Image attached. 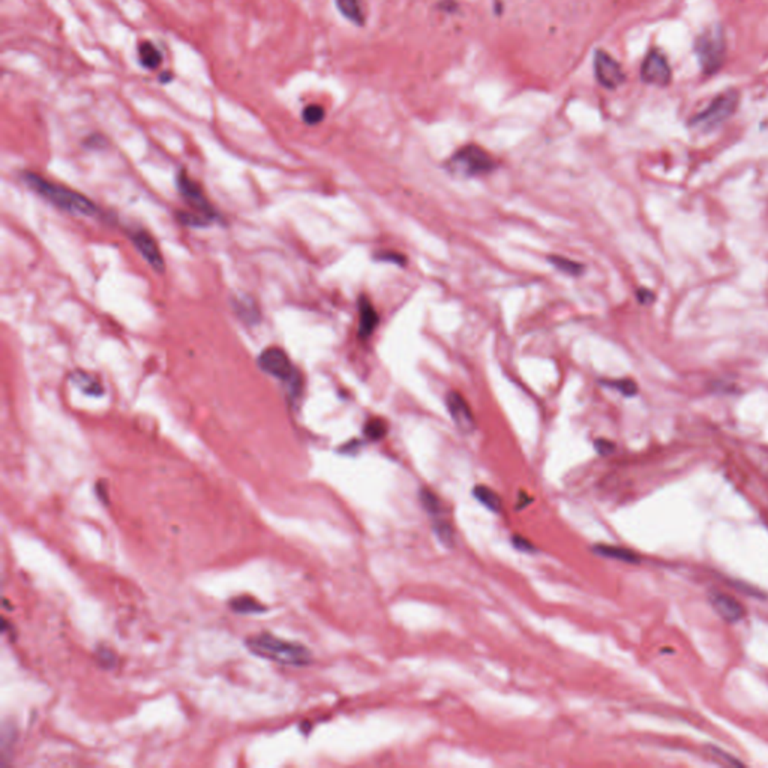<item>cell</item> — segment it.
<instances>
[{
    "label": "cell",
    "mask_w": 768,
    "mask_h": 768,
    "mask_svg": "<svg viewBox=\"0 0 768 768\" xmlns=\"http://www.w3.org/2000/svg\"><path fill=\"white\" fill-rule=\"evenodd\" d=\"M23 179L30 189H34L39 195L48 200L50 203L68 212V214L80 215V216L98 215L99 209L94 201L89 200L86 195L80 194V192L74 189L53 184V182H50L43 176L35 173H24Z\"/></svg>",
    "instance_id": "6da1fadb"
},
{
    "label": "cell",
    "mask_w": 768,
    "mask_h": 768,
    "mask_svg": "<svg viewBox=\"0 0 768 768\" xmlns=\"http://www.w3.org/2000/svg\"><path fill=\"white\" fill-rule=\"evenodd\" d=\"M594 446H596V450H598L600 455H603V457H605V455L612 453L614 449H615L614 444L608 440H598L594 443Z\"/></svg>",
    "instance_id": "f1b7e54d"
},
{
    "label": "cell",
    "mask_w": 768,
    "mask_h": 768,
    "mask_svg": "<svg viewBox=\"0 0 768 768\" xmlns=\"http://www.w3.org/2000/svg\"><path fill=\"white\" fill-rule=\"evenodd\" d=\"M246 645L249 651L258 656V658L276 663L303 666L311 662V653L307 650V647L296 642L284 641L278 638V636L269 633L251 636L246 641Z\"/></svg>",
    "instance_id": "7a4b0ae2"
},
{
    "label": "cell",
    "mask_w": 768,
    "mask_h": 768,
    "mask_svg": "<svg viewBox=\"0 0 768 768\" xmlns=\"http://www.w3.org/2000/svg\"><path fill=\"white\" fill-rule=\"evenodd\" d=\"M434 530H436V534L438 540L446 545V547H453V540H455V536H453V530L450 527V524L446 522V521H438L434 524Z\"/></svg>",
    "instance_id": "cb8c5ba5"
},
{
    "label": "cell",
    "mask_w": 768,
    "mask_h": 768,
    "mask_svg": "<svg viewBox=\"0 0 768 768\" xmlns=\"http://www.w3.org/2000/svg\"><path fill=\"white\" fill-rule=\"evenodd\" d=\"M549 263L551 265L563 272V274H568V275H572V276H576V275H581L584 272V266L579 265V263L576 261H572V260H568L564 257H560V256H551L549 258Z\"/></svg>",
    "instance_id": "d6986e66"
},
{
    "label": "cell",
    "mask_w": 768,
    "mask_h": 768,
    "mask_svg": "<svg viewBox=\"0 0 768 768\" xmlns=\"http://www.w3.org/2000/svg\"><path fill=\"white\" fill-rule=\"evenodd\" d=\"M594 73L598 82L606 89H615L624 82V71L611 54L599 50L594 56Z\"/></svg>",
    "instance_id": "ba28073f"
},
{
    "label": "cell",
    "mask_w": 768,
    "mask_h": 768,
    "mask_svg": "<svg viewBox=\"0 0 768 768\" xmlns=\"http://www.w3.org/2000/svg\"><path fill=\"white\" fill-rule=\"evenodd\" d=\"M235 309L237 311L239 317H242V318L249 321V323L257 321L258 317H260L258 308L256 307V303L252 302L251 299H248V297H239L237 302L235 303Z\"/></svg>",
    "instance_id": "ffe728a7"
},
{
    "label": "cell",
    "mask_w": 768,
    "mask_h": 768,
    "mask_svg": "<svg viewBox=\"0 0 768 768\" xmlns=\"http://www.w3.org/2000/svg\"><path fill=\"white\" fill-rule=\"evenodd\" d=\"M740 103V95L735 90H728L717 95L704 111L691 119V126L702 131H711L726 122Z\"/></svg>",
    "instance_id": "277c9868"
},
{
    "label": "cell",
    "mask_w": 768,
    "mask_h": 768,
    "mask_svg": "<svg viewBox=\"0 0 768 768\" xmlns=\"http://www.w3.org/2000/svg\"><path fill=\"white\" fill-rule=\"evenodd\" d=\"M594 552L599 554V555H603V557H610V559H615V560L626 561V563H638L640 561L638 555H635L632 551L624 549V548H619V547H610V545H598V547H594Z\"/></svg>",
    "instance_id": "e0dca14e"
},
{
    "label": "cell",
    "mask_w": 768,
    "mask_h": 768,
    "mask_svg": "<svg viewBox=\"0 0 768 768\" xmlns=\"http://www.w3.org/2000/svg\"><path fill=\"white\" fill-rule=\"evenodd\" d=\"M473 495L483 504V506H487L488 509H491L494 512H497V510L501 509L500 497L488 487H476L473 489Z\"/></svg>",
    "instance_id": "ac0fdd59"
},
{
    "label": "cell",
    "mask_w": 768,
    "mask_h": 768,
    "mask_svg": "<svg viewBox=\"0 0 768 768\" xmlns=\"http://www.w3.org/2000/svg\"><path fill=\"white\" fill-rule=\"evenodd\" d=\"M641 77L645 83L665 87L671 83L672 71L666 57L659 50H651L641 66Z\"/></svg>",
    "instance_id": "52a82bcc"
},
{
    "label": "cell",
    "mask_w": 768,
    "mask_h": 768,
    "mask_svg": "<svg viewBox=\"0 0 768 768\" xmlns=\"http://www.w3.org/2000/svg\"><path fill=\"white\" fill-rule=\"evenodd\" d=\"M71 381H73L83 393H86V395L101 397L104 393L101 381L84 371H74L71 374Z\"/></svg>",
    "instance_id": "5bb4252c"
},
{
    "label": "cell",
    "mask_w": 768,
    "mask_h": 768,
    "mask_svg": "<svg viewBox=\"0 0 768 768\" xmlns=\"http://www.w3.org/2000/svg\"><path fill=\"white\" fill-rule=\"evenodd\" d=\"M636 299H638V302L641 303V305H651V303L656 299V296H654V293L649 288H640L638 291H636Z\"/></svg>",
    "instance_id": "4316f807"
},
{
    "label": "cell",
    "mask_w": 768,
    "mask_h": 768,
    "mask_svg": "<svg viewBox=\"0 0 768 768\" xmlns=\"http://www.w3.org/2000/svg\"><path fill=\"white\" fill-rule=\"evenodd\" d=\"M231 608H233L236 612H240V614H260V612L266 611L265 606L260 605L257 600L251 599V598H236V599H233V602H231Z\"/></svg>",
    "instance_id": "44dd1931"
},
{
    "label": "cell",
    "mask_w": 768,
    "mask_h": 768,
    "mask_svg": "<svg viewBox=\"0 0 768 768\" xmlns=\"http://www.w3.org/2000/svg\"><path fill=\"white\" fill-rule=\"evenodd\" d=\"M387 434V423L383 419H371L365 425V436L369 440H381Z\"/></svg>",
    "instance_id": "7402d4cb"
},
{
    "label": "cell",
    "mask_w": 768,
    "mask_h": 768,
    "mask_svg": "<svg viewBox=\"0 0 768 768\" xmlns=\"http://www.w3.org/2000/svg\"><path fill=\"white\" fill-rule=\"evenodd\" d=\"M258 367L263 372L284 381L288 387V392L293 397L297 395L300 390V377L297 371L293 368L288 356L284 350L270 347L266 348L258 356Z\"/></svg>",
    "instance_id": "5b68a950"
},
{
    "label": "cell",
    "mask_w": 768,
    "mask_h": 768,
    "mask_svg": "<svg viewBox=\"0 0 768 768\" xmlns=\"http://www.w3.org/2000/svg\"><path fill=\"white\" fill-rule=\"evenodd\" d=\"M359 335L369 338L378 326V316L367 296H360L359 299Z\"/></svg>",
    "instance_id": "4fadbf2b"
},
{
    "label": "cell",
    "mask_w": 768,
    "mask_h": 768,
    "mask_svg": "<svg viewBox=\"0 0 768 768\" xmlns=\"http://www.w3.org/2000/svg\"><path fill=\"white\" fill-rule=\"evenodd\" d=\"M449 168L462 176H479L491 173L495 168V161L487 150L471 145L459 149L450 158Z\"/></svg>",
    "instance_id": "8992f818"
},
{
    "label": "cell",
    "mask_w": 768,
    "mask_h": 768,
    "mask_svg": "<svg viewBox=\"0 0 768 768\" xmlns=\"http://www.w3.org/2000/svg\"><path fill=\"white\" fill-rule=\"evenodd\" d=\"M377 260L397 263V265H406V257L401 254H395V252H381V254L377 256Z\"/></svg>",
    "instance_id": "83f0119b"
},
{
    "label": "cell",
    "mask_w": 768,
    "mask_h": 768,
    "mask_svg": "<svg viewBox=\"0 0 768 768\" xmlns=\"http://www.w3.org/2000/svg\"><path fill=\"white\" fill-rule=\"evenodd\" d=\"M177 189H179L180 194L184 195V198L188 201V203L195 209V212H198L200 215L206 216L207 219L215 216V212H214V209H212L210 203L207 201L203 189H201L197 182L192 180L185 173V171H180V173L177 175Z\"/></svg>",
    "instance_id": "9c48e42d"
},
{
    "label": "cell",
    "mask_w": 768,
    "mask_h": 768,
    "mask_svg": "<svg viewBox=\"0 0 768 768\" xmlns=\"http://www.w3.org/2000/svg\"><path fill=\"white\" fill-rule=\"evenodd\" d=\"M337 6L339 13L347 20H350V22L357 26L365 23V15H363L359 0H337Z\"/></svg>",
    "instance_id": "2e32d148"
},
{
    "label": "cell",
    "mask_w": 768,
    "mask_h": 768,
    "mask_svg": "<svg viewBox=\"0 0 768 768\" xmlns=\"http://www.w3.org/2000/svg\"><path fill=\"white\" fill-rule=\"evenodd\" d=\"M513 543H515V547H517L518 549H524V551L531 549V545H530L527 540H525V539L515 538V539H513Z\"/></svg>",
    "instance_id": "f546056e"
},
{
    "label": "cell",
    "mask_w": 768,
    "mask_h": 768,
    "mask_svg": "<svg viewBox=\"0 0 768 768\" xmlns=\"http://www.w3.org/2000/svg\"><path fill=\"white\" fill-rule=\"evenodd\" d=\"M420 500H422L423 508H425L429 513H432V515L440 513V501L431 491L423 489L420 492Z\"/></svg>",
    "instance_id": "484cf974"
},
{
    "label": "cell",
    "mask_w": 768,
    "mask_h": 768,
    "mask_svg": "<svg viewBox=\"0 0 768 768\" xmlns=\"http://www.w3.org/2000/svg\"><path fill=\"white\" fill-rule=\"evenodd\" d=\"M131 240H133V244L135 245L141 257H143L152 267H154L156 272L164 270L165 267L164 258L154 237H152L149 233H146V231H135V233L131 235Z\"/></svg>",
    "instance_id": "8fae6325"
},
{
    "label": "cell",
    "mask_w": 768,
    "mask_h": 768,
    "mask_svg": "<svg viewBox=\"0 0 768 768\" xmlns=\"http://www.w3.org/2000/svg\"><path fill=\"white\" fill-rule=\"evenodd\" d=\"M710 600H711V605H713V608L716 610V612L719 614L723 620L730 621V623H735V621H739V620L743 619V615H744L743 606L739 602H737L734 598H731V596L723 594V593H711Z\"/></svg>",
    "instance_id": "7c38bea8"
},
{
    "label": "cell",
    "mask_w": 768,
    "mask_h": 768,
    "mask_svg": "<svg viewBox=\"0 0 768 768\" xmlns=\"http://www.w3.org/2000/svg\"><path fill=\"white\" fill-rule=\"evenodd\" d=\"M302 117H303V122L308 124V125H317L320 124L323 119H325V108H323L321 105H308L305 110H303L302 113Z\"/></svg>",
    "instance_id": "d4e9b609"
},
{
    "label": "cell",
    "mask_w": 768,
    "mask_h": 768,
    "mask_svg": "<svg viewBox=\"0 0 768 768\" xmlns=\"http://www.w3.org/2000/svg\"><path fill=\"white\" fill-rule=\"evenodd\" d=\"M446 406L453 423L458 427L461 432L470 434L476 429V420H474L470 406L467 404V401L459 395V393L449 392L446 397Z\"/></svg>",
    "instance_id": "30bf717a"
},
{
    "label": "cell",
    "mask_w": 768,
    "mask_h": 768,
    "mask_svg": "<svg viewBox=\"0 0 768 768\" xmlns=\"http://www.w3.org/2000/svg\"><path fill=\"white\" fill-rule=\"evenodd\" d=\"M603 383L606 386L619 390L624 397H635L636 393H638V386H636V383L630 378H621V380H612V381H603Z\"/></svg>",
    "instance_id": "603a6c76"
},
{
    "label": "cell",
    "mask_w": 768,
    "mask_h": 768,
    "mask_svg": "<svg viewBox=\"0 0 768 768\" xmlns=\"http://www.w3.org/2000/svg\"><path fill=\"white\" fill-rule=\"evenodd\" d=\"M695 53L700 59L704 73L716 74L722 68L726 54L723 29L716 24L704 30L695 41Z\"/></svg>",
    "instance_id": "3957f363"
},
{
    "label": "cell",
    "mask_w": 768,
    "mask_h": 768,
    "mask_svg": "<svg viewBox=\"0 0 768 768\" xmlns=\"http://www.w3.org/2000/svg\"><path fill=\"white\" fill-rule=\"evenodd\" d=\"M138 59H140V64L150 71L156 69L161 64H163V54H161L159 48L155 44H152L150 41H145L140 44Z\"/></svg>",
    "instance_id": "9a60e30c"
}]
</instances>
